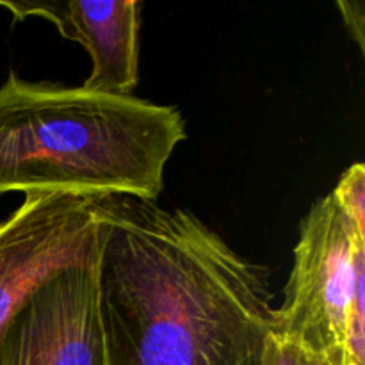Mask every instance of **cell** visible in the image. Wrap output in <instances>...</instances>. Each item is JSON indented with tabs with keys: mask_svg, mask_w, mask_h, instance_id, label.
<instances>
[{
	"mask_svg": "<svg viewBox=\"0 0 365 365\" xmlns=\"http://www.w3.org/2000/svg\"><path fill=\"white\" fill-rule=\"evenodd\" d=\"M98 252L89 198L25 195L0 223V330L41 282Z\"/></svg>",
	"mask_w": 365,
	"mask_h": 365,
	"instance_id": "obj_5",
	"label": "cell"
},
{
	"mask_svg": "<svg viewBox=\"0 0 365 365\" xmlns=\"http://www.w3.org/2000/svg\"><path fill=\"white\" fill-rule=\"evenodd\" d=\"M16 21L45 18L64 39L77 41L91 57V73L82 88L106 95H132L139 81L141 0H32L2 2Z\"/></svg>",
	"mask_w": 365,
	"mask_h": 365,
	"instance_id": "obj_6",
	"label": "cell"
},
{
	"mask_svg": "<svg viewBox=\"0 0 365 365\" xmlns=\"http://www.w3.org/2000/svg\"><path fill=\"white\" fill-rule=\"evenodd\" d=\"M262 365H342L289 339L271 335Z\"/></svg>",
	"mask_w": 365,
	"mask_h": 365,
	"instance_id": "obj_8",
	"label": "cell"
},
{
	"mask_svg": "<svg viewBox=\"0 0 365 365\" xmlns=\"http://www.w3.org/2000/svg\"><path fill=\"white\" fill-rule=\"evenodd\" d=\"M362 284L365 237L334 196H323L310 207L299 227L284 303L274 310V335L348 365V314Z\"/></svg>",
	"mask_w": 365,
	"mask_h": 365,
	"instance_id": "obj_3",
	"label": "cell"
},
{
	"mask_svg": "<svg viewBox=\"0 0 365 365\" xmlns=\"http://www.w3.org/2000/svg\"><path fill=\"white\" fill-rule=\"evenodd\" d=\"M96 255L63 267L27 296L0 330V365H109Z\"/></svg>",
	"mask_w": 365,
	"mask_h": 365,
	"instance_id": "obj_4",
	"label": "cell"
},
{
	"mask_svg": "<svg viewBox=\"0 0 365 365\" xmlns=\"http://www.w3.org/2000/svg\"><path fill=\"white\" fill-rule=\"evenodd\" d=\"M185 138L173 106L11 71L0 86V192L157 202L168 160Z\"/></svg>",
	"mask_w": 365,
	"mask_h": 365,
	"instance_id": "obj_2",
	"label": "cell"
},
{
	"mask_svg": "<svg viewBox=\"0 0 365 365\" xmlns=\"http://www.w3.org/2000/svg\"><path fill=\"white\" fill-rule=\"evenodd\" d=\"M353 227L365 237V168L356 163L342 173L339 184L330 192Z\"/></svg>",
	"mask_w": 365,
	"mask_h": 365,
	"instance_id": "obj_7",
	"label": "cell"
},
{
	"mask_svg": "<svg viewBox=\"0 0 365 365\" xmlns=\"http://www.w3.org/2000/svg\"><path fill=\"white\" fill-rule=\"evenodd\" d=\"M89 203L109 365H262L277 328L267 269L184 209Z\"/></svg>",
	"mask_w": 365,
	"mask_h": 365,
	"instance_id": "obj_1",
	"label": "cell"
},
{
	"mask_svg": "<svg viewBox=\"0 0 365 365\" xmlns=\"http://www.w3.org/2000/svg\"><path fill=\"white\" fill-rule=\"evenodd\" d=\"M337 7L341 9L342 20L348 27L349 34L355 39L360 50L365 52V11L362 2H344L339 0Z\"/></svg>",
	"mask_w": 365,
	"mask_h": 365,
	"instance_id": "obj_9",
	"label": "cell"
}]
</instances>
